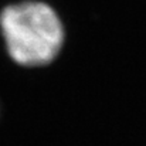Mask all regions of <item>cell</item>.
Segmentation results:
<instances>
[{"label":"cell","instance_id":"obj_1","mask_svg":"<svg viewBox=\"0 0 146 146\" xmlns=\"http://www.w3.org/2000/svg\"><path fill=\"white\" fill-rule=\"evenodd\" d=\"M0 27L10 57L27 67L51 62L64 43L60 17L41 1H23L6 7L0 16Z\"/></svg>","mask_w":146,"mask_h":146}]
</instances>
